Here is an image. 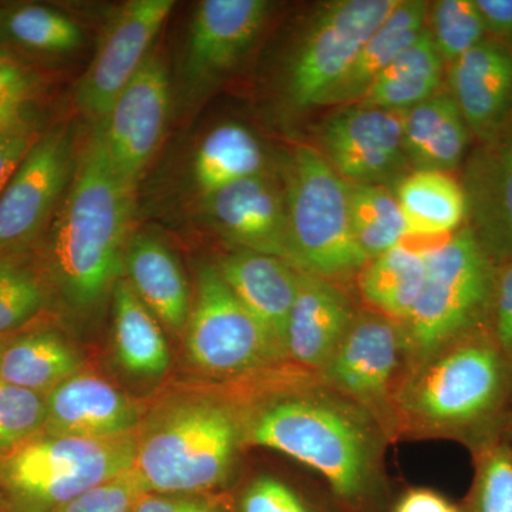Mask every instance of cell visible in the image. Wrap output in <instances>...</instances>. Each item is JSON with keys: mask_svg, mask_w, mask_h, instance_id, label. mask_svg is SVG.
Segmentation results:
<instances>
[{"mask_svg": "<svg viewBox=\"0 0 512 512\" xmlns=\"http://www.w3.org/2000/svg\"><path fill=\"white\" fill-rule=\"evenodd\" d=\"M353 235L367 258L382 255L407 237L399 201L387 185L348 183Z\"/></svg>", "mask_w": 512, "mask_h": 512, "instance_id": "obj_31", "label": "cell"}, {"mask_svg": "<svg viewBox=\"0 0 512 512\" xmlns=\"http://www.w3.org/2000/svg\"><path fill=\"white\" fill-rule=\"evenodd\" d=\"M30 87L28 72L12 56L0 52V124L3 127H13Z\"/></svg>", "mask_w": 512, "mask_h": 512, "instance_id": "obj_40", "label": "cell"}, {"mask_svg": "<svg viewBox=\"0 0 512 512\" xmlns=\"http://www.w3.org/2000/svg\"><path fill=\"white\" fill-rule=\"evenodd\" d=\"M503 436L505 440L508 441L512 448V399L510 402V406H508L507 416H505L504 427H503Z\"/></svg>", "mask_w": 512, "mask_h": 512, "instance_id": "obj_45", "label": "cell"}, {"mask_svg": "<svg viewBox=\"0 0 512 512\" xmlns=\"http://www.w3.org/2000/svg\"><path fill=\"white\" fill-rule=\"evenodd\" d=\"M185 346L195 366L217 376L238 375L279 360L264 330L212 265L202 266L198 274Z\"/></svg>", "mask_w": 512, "mask_h": 512, "instance_id": "obj_9", "label": "cell"}, {"mask_svg": "<svg viewBox=\"0 0 512 512\" xmlns=\"http://www.w3.org/2000/svg\"><path fill=\"white\" fill-rule=\"evenodd\" d=\"M393 512H461V510L436 491L414 488L400 498Z\"/></svg>", "mask_w": 512, "mask_h": 512, "instance_id": "obj_44", "label": "cell"}, {"mask_svg": "<svg viewBox=\"0 0 512 512\" xmlns=\"http://www.w3.org/2000/svg\"><path fill=\"white\" fill-rule=\"evenodd\" d=\"M45 303V289L32 269L0 255V333L29 322Z\"/></svg>", "mask_w": 512, "mask_h": 512, "instance_id": "obj_36", "label": "cell"}, {"mask_svg": "<svg viewBox=\"0 0 512 512\" xmlns=\"http://www.w3.org/2000/svg\"><path fill=\"white\" fill-rule=\"evenodd\" d=\"M134 512H220L202 501L171 494H146Z\"/></svg>", "mask_w": 512, "mask_h": 512, "instance_id": "obj_43", "label": "cell"}, {"mask_svg": "<svg viewBox=\"0 0 512 512\" xmlns=\"http://www.w3.org/2000/svg\"><path fill=\"white\" fill-rule=\"evenodd\" d=\"M46 396L0 382V457L45 433Z\"/></svg>", "mask_w": 512, "mask_h": 512, "instance_id": "obj_35", "label": "cell"}, {"mask_svg": "<svg viewBox=\"0 0 512 512\" xmlns=\"http://www.w3.org/2000/svg\"><path fill=\"white\" fill-rule=\"evenodd\" d=\"M170 111V79L161 57L150 55L100 123L114 170L136 190L163 140Z\"/></svg>", "mask_w": 512, "mask_h": 512, "instance_id": "obj_14", "label": "cell"}, {"mask_svg": "<svg viewBox=\"0 0 512 512\" xmlns=\"http://www.w3.org/2000/svg\"><path fill=\"white\" fill-rule=\"evenodd\" d=\"M124 269L148 309L173 333L184 332L190 318V289L170 248L156 235L140 232L128 241Z\"/></svg>", "mask_w": 512, "mask_h": 512, "instance_id": "obj_23", "label": "cell"}, {"mask_svg": "<svg viewBox=\"0 0 512 512\" xmlns=\"http://www.w3.org/2000/svg\"><path fill=\"white\" fill-rule=\"evenodd\" d=\"M474 140L448 92H437L403 110V141L412 170L454 173L463 167Z\"/></svg>", "mask_w": 512, "mask_h": 512, "instance_id": "obj_22", "label": "cell"}, {"mask_svg": "<svg viewBox=\"0 0 512 512\" xmlns=\"http://www.w3.org/2000/svg\"><path fill=\"white\" fill-rule=\"evenodd\" d=\"M80 365L76 350L49 330L28 333L0 346V382L43 396L79 373Z\"/></svg>", "mask_w": 512, "mask_h": 512, "instance_id": "obj_28", "label": "cell"}, {"mask_svg": "<svg viewBox=\"0 0 512 512\" xmlns=\"http://www.w3.org/2000/svg\"><path fill=\"white\" fill-rule=\"evenodd\" d=\"M134 188L111 164L100 124L77 157L50 245L60 292L76 309H92L121 278Z\"/></svg>", "mask_w": 512, "mask_h": 512, "instance_id": "obj_1", "label": "cell"}, {"mask_svg": "<svg viewBox=\"0 0 512 512\" xmlns=\"http://www.w3.org/2000/svg\"><path fill=\"white\" fill-rule=\"evenodd\" d=\"M76 161L72 127L37 137L0 195V255L42 231L69 188Z\"/></svg>", "mask_w": 512, "mask_h": 512, "instance_id": "obj_12", "label": "cell"}, {"mask_svg": "<svg viewBox=\"0 0 512 512\" xmlns=\"http://www.w3.org/2000/svg\"><path fill=\"white\" fill-rule=\"evenodd\" d=\"M320 153L348 183H399L406 175L403 111L365 103L330 113L318 130Z\"/></svg>", "mask_w": 512, "mask_h": 512, "instance_id": "obj_11", "label": "cell"}, {"mask_svg": "<svg viewBox=\"0 0 512 512\" xmlns=\"http://www.w3.org/2000/svg\"><path fill=\"white\" fill-rule=\"evenodd\" d=\"M242 512H311L282 481L259 477L242 498Z\"/></svg>", "mask_w": 512, "mask_h": 512, "instance_id": "obj_39", "label": "cell"}, {"mask_svg": "<svg viewBox=\"0 0 512 512\" xmlns=\"http://www.w3.org/2000/svg\"><path fill=\"white\" fill-rule=\"evenodd\" d=\"M466 224L495 266L512 261V117L493 138L467 154L458 178Z\"/></svg>", "mask_w": 512, "mask_h": 512, "instance_id": "obj_15", "label": "cell"}, {"mask_svg": "<svg viewBox=\"0 0 512 512\" xmlns=\"http://www.w3.org/2000/svg\"><path fill=\"white\" fill-rule=\"evenodd\" d=\"M403 366L407 367V352L402 325L380 313L362 312L356 313L318 375L320 382L383 424L394 417Z\"/></svg>", "mask_w": 512, "mask_h": 512, "instance_id": "obj_10", "label": "cell"}, {"mask_svg": "<svg viewBox=\"0 0 512 512\" xmlns=\"http://www.w3.org/2000/svg\"><path fill=\"white\" fill-rule=\"evenodd\" d=\"M444 66L426 28L413 45L387 66L357 103L390 110L410 109L440 92Z\"/></svg>", "mask_w": 512, "mask_h": 512, "instance_id": "obj_30", "label": "cell"}, {"mask_svg": "<svg viewBox=\"0 0 512 512\" xmlns=\"http://www.w3.org/2000/svg\"><path fill=\"white\" fill-rule=\"evenodd\" d=\"M356 313L335 282L298 271V291L286 332L288 360L319 373Z\"/></svg>", "mask_w": 512, "mask_h": 512, "instance_id": "obj_21", "label": "cell"}, {"mask_svg": "<svg viewBox=\"0 0 512 512\" xmlns=\"http://www.w3.org/2000/svg\"><path fill=\"white\" fill-rule=\"evenodd\" d=\"M511 399L512 363L483 328L407 370L394 416L474 450L503 433Z\"/></svg>", "mask_w": 512, "mask_h": 512, "instance_id": "obj_3", "label": "cell"}, {"mask_svg": "<svg viewBox=\"0 0 512 512\" xmlns=\"http://www.w3.org/2000/svg\"><path fill=\"white\" fill-rule=\"evenodd\" d=\"M471 453L476 471L461 512H512V448L503 433Z\"/></svg>", "mask_w": 512, "mask_h": 512, "instance_id": "obj_32", "label": "cell"}, {"mask_svg": "<svg viewBox=\"0 0 512 512\" xmlns=\"http://www.w3.org/2000/svg\"><path fill=\"white\" fill-rule=\"evenodd\" d=\"M397 3L399 0H338L320 10L286 72V96L292 106H320Z\"/></svg>", "mask_w": 512, "mask_h": 512, "instance_id": "obj_8", "label": "cell"}, {"mask_svg": "<svg viewBox=\"0 0 512 512\" xmlns=\"http://www.w3.org/2000/svg\"><path fill=\"white\" fill-rule=\"evenodd\" d=\"M137 437L111 439L40 434L0 457V488L19 512H55L131 470Z\"/></svg>", "mask_w": 512, "mask_h": 512, "instance_id": "obj_7", "label": "cell"}, {"mask_svg": "<svg viewBox=\"0 0 512 512\" xmlns=\"http://www.w3.org/2000/svg\"><path fill=\"white\" fill-rule=\"evenodd\" d=\"M394 195L407 237H448L466 225V195L451 174L412 170L396 184Z\"/></svg>", "mask_w": 512, "mask_h": 512, "instance_id": "obj_25", "label": "cell"}, {"mask_svg": "<svg viewBox=\"0 0 512 512\" xmlns=\"http://www.w3.org/2000/svg\"><path fill=\"white\" fill-rule=\"evenodd\" d=\"M239 439L238 419L227 406L174 404L137 437L133 470L151 494L210 490L228 477Z\"/></svg>", "mask_w": 512, "mask_h": 512, "instance_id": "obj_5", "label": "cell"}, {"mask_svg": "<svg viewBox=\"0 0 512 512\" xmlns=\"http://www.w3.org/2000/svg\"><path fill=\"white\" fill-rule=\"evenodd\" d=\"M36 140V134L15 127L0 137V195Z\"/></svg>", "mask_w": 512, "mask_h": 512, "instance_id": "obj_41", "label": "cell"}, {"mask_svg": "<svg viewBox=\"0 0 512 512\" xmlns=\"http://www.w3.org/2000/svg\"><path fill=\"white\" fill-rule=\"evenodd\" d=\"M210 227L239 248L288 258L284 185L268 173L201 195Z\"/></svg>", "mask_w": 512, "mask_h": 512, "instance_id": "obj_17", "label": "cell"}, {"mask_svg": "<svg viewBox=\"0 0 512 512\" xmlns=\"http://www.w3.org/2000/svg\"><path fill=\"white\" fill-rule=\"evenodd\" d=\"M427 30L446 66L456 62L488 37L476 0H437L429 3Z\"/></svg>", "mask_w": 512, "mask_h": 512, "instance_id": "obj_33", "label": "cell"}, {"mask_svg": "<svg viewBox=\"0 0 512 512\" xmlns=\"http://www.w3.org/2000/svg\"><path fill=\"white\" fill-rule=\"evenodd\" d=\"M174 5L173 0H130L110 19L76 92L77 106L97 124L103 123L124 87L146 63Z\"/></svg>", "mask_w": 512, "mask_h": 512, "instance_id": "obj_13", "label": "cell"}, {"mask_svg": "<svg viewBox=\"0 0 512 512\" xmlns=\"http://www.w3.org/2000/svg\"><path fill=\"white\" fill-rule=\"evenodd\" d=\"M429 2L399 0L382 25L369 37L342 80L320 106H346L362 99L372 83L427 28Z\"/></svg>", "mask_w": 512, "mask_h": 512, "instance_id": "obj_24", "label": "cell"}, {"mask_svg": "<svg viewBox=\"0 0 512 512\" xmlns=\"http://www.w3.org/2000/svg\"><path fill=\"white\" fill-rule=\"evenodd\" d=\"M222 278L264 330L279 360L286 355L289 315L298 271L278 256L239 248L217 265Z\"/></svg>", "mask_w": 512, "mask_h": 512, "instance_id": "obj_20", "label": "cell"}, {"mask_svg": "<svg viewBox=\"0 0 512 512\" xmlns=\"http://www.w3.org/2000/svg\"><path fill=\"white\" fill-rule=\"evenodd\" d=\"M264 173L262 144L249 128L238 123L212 128L192 160V178L201 195Z\"/></svg>", "mask_w": 512, "mask_h": 512, "instance_id": "obj_29", "label": "cell"}, {"mask_svg": "<svg viewBox=\"0 0 512 512\" xmlns=\"http://www.w3.org/2000/svg\"><path fill=\"white\" fill-rule=\"evenodd\" d=\"M286 262L335 282L359 274L369 258L353 235L348 181L319 150L298 146L285 167Z\"/></svg>", "mask_w": 512, "mask_h": 512, "instance_id": "obj_6", "label": "cell"}, {"mask_svg": "<svg viewBox=\"0 0 512 512\" xmlns=\"http://www.w3.org/2000/svg\"><path fill=\"white\" fill-rule=\"evenodd\" d=\"M488 37L512 49V0H476Z\"/></svg>", "mask_w": 512, "mask_h": 512, "instance_id": "obj_42", "label": "cell"}, {"mask_svg": "<svg viewBox=\"0 0 512 512\" xmlns=\"http://www.w3.org/2000/svg\"><path fill=\"white\" fill-rule=\"evenodd\" d=\"M8 130H10V128L3 127L2 124H0V137H2Z\"/></svg>", "mask_w": 512, "mask_h": 512, "instance_id": "obj_46", "label": "cell"}, {"mask_svg": "<svg viewBox=\"0 0 512 512\" xmlns=\"http://www.w3.org/2000/svg\"><path fill=\"white\" fill-rule=\"evenodd\" d=\"M379 421L330 389L301 386L262 404L245 440L293 458L325 478L343 500L365 497L380 463Z\"/></svg>", "mask_w": 512, "mask_h": 512, "instance_id": "obj_2", "label": "cell"}, {"mask_svg": "<svg viewBox=\"0 0 512 512\" xmlns=\"http://www.w3.org/2000/svg\"><path fill=\"white\" fill-rule=\"evenodd\" d=\"M113 295L114 346L120 365L134 376L164 375L171 356L156 315L138 298L127 278L116 282Z\"/></svg>", "mask_w": 512, "mask_h": 512, "instance_id": "obj_26", "label": "cell"}, {"mask_svg": "<svg viewBox=\"0 0 512 512\" xmlns=\"http://www.w3.org/2000/svg\"><path fill=\"white\" fill-rule=\"evenodd\" d=\"M487 329L498 348L512 363V261L495 269Z\"/></svg>", "mask_w": 512, "mask_h": 512, "instance_id": "obj_38", "label": "cell"}, {"mask_svg": "<svg viewBox=\"0 0 512 512\" xmlns=\"http://www.w3.org/2000/svg\"><path fill=\"white\" fill-rule=\"evenodd\" d=\"M424 276L426 251L400 244L369 259L357 274V286L373 312L404 323L419 299Z\"/></svg>", "mask_w": 512, "mask_h": 512, "instance_id": "obj_27", "label": "cell"}, {"mask_svg": "<svg viewBox=\"0 0 512 512\" xmlns=\"http://www.w3.org/2000/svg\"><path fill=\"white\" fill-rule=\"evenodd\" d=\"M272 3L268 0H204L195 10L183 73L190 90L217 82L234 69L264 29Z\"/></svg>", "mask_w": 512, "mask_h": 512, "instance_id": "obj_16", "label": "cell"}, {"mask_svg": "<svg viewBox=\"0 0 512 512\" xmlns=\"http://www.w3.org/2000/svg\"><path fill=\"white\" fill-rule=\"evenodd\" d=\"M5 29L20 45L40 52L67 53L83 43L80 26L59 10L26 5L6 15Z\"/></svg>", "mask_w": 512, "mask_h": 512, "instance_id": "obj_34", "label": "cell"}, {"mask_svg": "<svg viewBox=\"0 0 512 512\" xmlns=\"http://www.w3.org/2000/svg\"><path fill=\"white\" fill-rule=\"evenodd\" d=\"M495 269L467 224L426 251L423 288L409 318L400 323L407 370L487 328Z\"/></svg>", "mask_w": 512, "mask_h": 512, "instance_id": "obj_4", "label": "cell"}, {"mask_svg": "<svg viewBox=\"0 0 512 512\" xmlns=\"http://www.w3.org/2000/svg\"><path fill=\"white\" fill-rule=\"evenodd\" d=\"M448 93L477 143L493 138L512 117V49L487 37L447 66Z\"/></svg>", "mask_w": 512, "mask_h": 512, "instance_id": "obj_18", "label": "cell"}, {"mask_svg": "<svg viewBox=\"0 0 512 512\" xmlns=\"http://www.w3.org/2000/svg\"><path fill=\"white\" fill-rule=\"evenodd\" d=\"M136 400L103 377L76 373L46 394L45 433L111 439L134 433L141 419Z\"/></svg>", "mask_w": 512, "mask_h": 512, "instance_id": "obj_19", "label": "cell"}, {"mask_svg": "<svg viewBox=\"0 0 512 512\" xmlns=\"http://www.w3.org/2000/svg\"><path fill=\"white\" fill-rule=\"evenodd\" d=\"M146 494H150L146 485L131 468L79 495L55 512H134Z\"/></svg>", "mask_w": 512, "mask_h": 512, "instance_id": "obj_37", "label": "cell"}]
</instances>
